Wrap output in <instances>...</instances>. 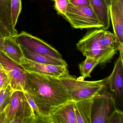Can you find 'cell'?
I'll return each instance as SVG.
<instances>
[{
    "label": "cell",
    "mask_w": 123,
    "mask_h": 123,
    "mask_svg": "<svg viewBox=\"0 0 123 123\" xmlns=\"http://www.w3.org/2000/svg\"><path fill=\"white\" fill-rule=\"evenodd\" d=\"M5 37L1 34H0V52H2V49L3 45L4 42Z\"/></svg>",
    "instance_id": "obj_26"
},
{
    "label": "cell",
    "mask_w": 123,
    "mask_h": 123,
    "mask_svg": "<svg viewBox=\"0 0 123 123\" xmlns=\"http://www.w3.org/2000/svg\"><path fill=\"white\" fill-rule=\"evenodd\" d=\"M26 81V92L38 108L40 123H46V118L55 109L72 100L61 78L27 71Z\"/></svg>",
    "instance_id": "obj_1"
},
{
    "label": "cell",
    "mask_w": 123,
    "mask_h": 123,
    "mask_svg": "<svg viewBox=\"0 0 123 123\" xmlns=\"http://www.w3.org/2000/svg\"><path fill=\"white\" fill-rule=\"evenodd\" d=\"M5 115V123H13L18 119L31 117L36 118L25 93L20 91H13Z\"/></svg>",
    "instance_id": "obj_6"
},
{
    "label": "cell",
    "mask_w": 123,
    "mask_h": 123,
    "mask_svg": "<svg viewBox=\"0 0 123 123\" xmlns=\"http://www.w3.org/2000/svg\"><path fill=\"white\" fill-rule=\"evenodd\" d=\"M123 54L120 53L112 72L107 78L111 93L114 98H120L123 92Z\"/></svg>",
    "instance_id": "obj_11"
},
{
    "label": "cell",
    "mask_w": 123,
    "mask_h": 123,
    "mask_svg": "<svg viewBox=\"0 0 123 123\" xmlns=\"http://www.w3.org/2000/svg\"><path fill=\"white\" fill-rule=\"evenodd\" d=\"M0 34H1L5 37H12L9 31L7 29V28L1 21L0 19Z\"/></svg>",
    "instance_id": "obj_25"
},
{
    "label": "cell",
    "mask_w": 123,
    "mask_h": 123,
    "mask_svg": "<svg viewBox=\"0 0 123 123\" xmlns=\"http://www.w3.org/2000/svg\"><path fill=\"white\" fill-rule=\"evenodd\" d=\"M114 100L112 94L106 89L95 96L93 103L95 110L92 113L91 123H105Z\"/></svg>",
    "instance_id": "obj_9"
},
{
    "label": "cell",
    "mask_w": 123,
    "mask_h": 123,
    "mask_svg": "<svg viewBox=\"0 0 123 123\" xmlns=\"http://www.w3.org/2000/svg\"><path fill=\"white\" fill-rule=\"evenodd\" d=\"M54 8L58 15L63 16L67 11L69 0H54Z\"/></svg>",
    "instance_id": "obj_22"
},
{
    "label": "cell",
    "mask_w": 123,
    "mask_h": 123,
    "mask_svg": "<svg viewBox=\"0 0 123 123\" xmlns=\"http://www.w3.org/2000/svg\"><path fill=\"white\" fill-rule=\"evenodd\" d=\"M20 46L24 57L29 59L42 64L68 66L67 62L62 58L59 59L39 54L28 50L21 46Z\"/></svg>",
    "instance_id": "obj_16"
},
{
    "label": "cell",
    "mask_w": 123,
    "mask_h": 123,
    "mask_svg": "<svg viewBox=\"0 0 123 123\" xmlns=\"http://www.w3.org/2000/svg\"><path fill=\"white\" fill-rule=\"evenodd\" d=\"M69 2L75 6H90V0H69Z\"/></svg>",
    "instance_id": "obj_24"
},
{
    "label": "cell",
    "mask_w": 123,
    "mask_h": 123,
    "mask_svg": "<svg viewBox=\"0 0 123 123\" xmlns=\"http://www.w3.org/2000/svg\"><path fill=\"white\" fill-rule=\"evenodd\" d=\"M99 64V61L96 59L91 57H86L85 60L79 65L80 72L83 79L90 78L92 71Z\"/></svg>",
    "instance_id": "obj_18"
},
{
    "label": "cell",
    "mask_w": 123,
    "mask_h": 123,
    "mask_svg": "<svg viewBox=\"0 0 123 123\" xmlns=\"http://www.w3.org/2000/svg\"><path fill=\"white\" fill-rule=\"evenodd\" d=\"M46 123H77L73 101L55 109L46 118Z\"/></svg>",
    "instance_id": "obj_12"
},
{
    "label": "cell",
    "mask_w": 123,
    "mask_h": 123,
    "mask_svg": "<svg viewBox=\"0 0 123 123\" xmlns=\"http://www.w3.org/2000/svg\"><path fill=\"white\" fill-rule=\"evenodd\" d=\"M0 65L8 77L13 91H20L26 92L27 71L2 52H0Z\"/></svg>",
    "instance_id": "obj_5"
},
{
    "label": "cell",
    "mask_w": 123,
    "mask_h": 123,
    "mask_svg": "<svg viewBox=\"0 0 123 123\" xmlns=\"http://www.w3.org/2000/svg\"><path fill=\"white\" fill-rule=\"evenodd\" d=\"M3 70L2 69V68H0V73H1Z\"/></svg>",
    "instance_id": "obj_28"
},
{
    "label": "cell",
    "mask_w": 123,
    "mask_h": 123,
    "mask_svg": "<svg viewBox=\"0 0 123 123\" xmlns=\"http://www.w3.org/2000/svg\"><path fill=\"white\" fill-rule=\"evenodd\" d=\"M10 85V81L5 73L3 70L0 73V88L5 89Z\"/></svg>",
    "instance_id": "obj_23"
},
{
    "label": "cell",
    "mask_w": 123,
    "mask_h": 123,
    "mask_svg": "<svg viewBox=\"0 0 123 123\" xmlns=\"http://www.w3.org/2000/svg\"><path fill=\"white\" fill-rule=\"evenodd\" d=\"M19 45L28 50L59 59H62L57 50L41 39L23 31L15 37Z\"/></svg>",
    "instance_id": "obj_7"
},
{
    "label": "cell",
    "mask_w": 123,
    "mask_h": 123,
    "mask_svg": "<svg viewBox=\"0 0 123 123\" xmlns=\"http://www.w3.org/2000/svg\"><path fill=\"white\" fill-rule=\"evenodd\" d=\"M0 19L12 37L18 35V31L12 23L11 0H0Z\"/></svg>",
    "instance_id": "obj_17"
},
{
    "label": "cell",
    "mask_w": 123,
    "mask_h": 123,
    "mask_svg": "<svg viewBox=\"0 0 123 123\" xmlns=\"http://www.w3.org/2000/svg\"><path fill=\"white\" fill-rule=\"evenodd\" d=\"M2 52L18 64H21L24 62L25 57L21 47L15 37H5Z\"/></svg>",
    "instance_id": "obj_14"
},
{
    "label": "cell",
    "mask_w": 123,
    "mask_h": 123,
    "mask_svg": "<svg viewBox=\"0 0 123 123\" xmlns=\"http://www.w3.org/2000/svg\"><path fill=\"white\" fill-rule=\"evenodd\" d=\"M109 8L116 38L115 48L123 53V0H111Z\"/></svg>",
    "instance_id": "obj_8"
},
{
    "label": "cell",
    "mask_w": 123,
    "mask_h": 123,
    "mask_svg": "<svg viewBox=\"0 0 123 123\" xmlns=\"http://www.w3.org/2000/svg\"><path fill=\"white\" fill-rule=\"evenodd\" d=\"M90 6L98 19L103 26V29L107 30L110 26L109 8L105 0H90Z\"/></svg>",
    "instance_id": "obj_15"
},
{
    "label": "cell",
    "mask_w": 123,
    "mask_h": 123,
    "mask_svg": "<svg viewBox=\"0 0 123 123\" xmlns=\"http://www.w3.org/2000/svg\"><path fill=\"white\" fill-rule=\"evenodd\" d=\"M61 79L73 101L94 97L107 87L106 78L96 81H85L82 76L76 78L69 74Z\"/></svg>",
    "instance_id": "obj_2"
},
{
    "label": "cell",
    "mask_w": 123,
    "mask_h": 123,
    "mask_svg": "<svg viewBox=\"0 0 123 123\" xmlns=\"http://www.w3.org/2000/svg\"><path fill=\"white\" fill-rule=\"evenodd\" d=\"M13 92L10 85L0 92V116L5 111Z\"/></svg>",
    "instance_id": "obj_19"
},
{
    "label": "cell",
    "mask_w": 123,
    "mask_h": 123,
    "mask_svg": "<svg viewBox=\"0 0 123 123\" xmlns=\"http://www.w3.org/2000/svg\"><path fill=\"white\" fill-rule=\"evenodd\" d=\"M94 97L72 100L77 123H91Z\"/></svg>",
    "instance_id": "obj_13"
},
{
    "label": "cell",
    "mask_w": 123,
    "mask_h": 123,
    "mask_svg": "<svg viewBox=\"0 0 123 123\" xmlns=\"http://www.w3.org/2000/svg\"><path fill=\"white\" fill-rule=\"evenodd\" d=\"M105 0L106 1V3H107V4H108V5L109 6L110 4H111V0Z\"/></svg>",
    "instance_id": "obj_27"
},
{
    "label": "cell",
    "mask_w": 123,
    "mask_h": 123,
    "mask_svg": "<svg viewBox=\"0 0 123 123\" xmlns=\"http://www.w3.org/2000/svg\"><path fill=\"white\" fill-rule=\"evenodd\" d=\"M62 17L75 29L103 28L91 6H78L69 3Z\"/></svg>",
    "instance_id": "obj_4"
},
{
    "label": "cell",
    "mask_w": 123,
    "mask_h": 123,
    "mask_svg": "<svg viewBox=\"0 0 123 123\" xmlns=\"http://www.w3.org/2000/svg\"><path fill=\"white\" fill-rule=\"evenodd\" d=\"M77 49L85 57H91L104 66L111 62L117 51L104 48L99 41L98 29L89 31L76 45Z\"/></svg>",
    "instance_id": "obj_3"
},
{
    "label": "cell",
    "mask_w": 123,
    "mask_h": 123,
    "mask_svg": "<svg viewBox=\"0 0 123 123\" xmlns=\"http://www.w3.org/2000/svg\"><path fill=\"white\" fill-rule=\"evenodd\" d=\"M21 65L28 72L37 73L55 77H63L69 74L68 66L42 64L25 57L24 62Z\"/></svg>",
    "instance_id": "obj_10"
},
{
    "label": "cell",
    "mask_w": 123,
    "mask_h": 123,
    "mask_svg": "<svg viewBox=\"0 0 123 123\" xmlns=\"http://www.w3.org/2000/svg\"><path fill=\"white\" fill-rule=\"evenodd\" d=\"M11 17L12 23L14 28L15 27L18 16L21 11V0H11Z\"/></svg>",
    "instance_id": "obj_20"
},
{
    "label": "cell",
    "mask_w": 123,
    "mask_h": 123,
    "mask_svg": "<svg viewBox=\"0 0 123 123\" xmlns=\"http://www.w3.org/2000/svg\"><path fill=\"white\" fill-rule=\"evenodd\" d=\"M0 68H1V66H0Z\"/></svg>",
    "instance_id": "obj_29"
},
{
    "label": "cell",
    "mask_w": 123,
    "mask_h": 123,
    "mask_svg": "<svg viewBox=\"0 0 123 123\" xmlns=\"http://www.w3.org/2000/svg\"><path fill=\"white\" fill-rule=\"evenodd\" d=\"M106 123H123V112L119 109H115L109 114Z\"/></svg>",
    "instance_id": "obj_21"
}]
</instances>
